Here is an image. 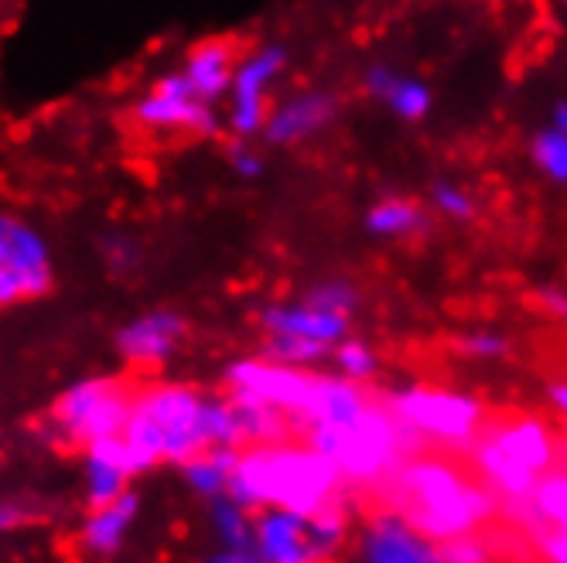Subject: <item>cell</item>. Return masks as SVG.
<instances>
[{
  "mask_svg": "<svg viewBox=\"0 0 567 563\" xmlns=\"http://www.w3.org/2000/svg\"><path fill=\"white\" fill-rule=\"evenodd\" d=\"M134 465L120 437H103L83 448V499L86 505H103L131 489Z\"/></svg>",
  "mask_w": 567,
  "mask_h": 563,
  "instance_id": "16",
  "label": "cell"
},
{
  "mask_svg": "<svg viewBox=\"0 0 567 563\" xmlns=\"http://www.w3.org/2000/svg\"><path fill=\"white\" fill-rule=\"evenodd\" d=\"M188 338V321L175 307H151L134 317L113 335L116 358L131 369H161L178 355Z\"/></svg>",
  "mask_w": 567,
  "mask_h": 563,
  "instance_id": "10",
  "label": "cell"
},
{
  "mask_svg": "<svg viewBox=\"0 0 567 563\" xmlns=\"http://www.w3.org/2000/svg\"><path fill=\"white\" fill-rule=\"evenodd\" d=\"M564 4H567V0H564Z\"/></svg>",
  "mask_w": 567,
  "mask_h": 563,
  "instance_id": "43",
  "label": "cell"
},
{
  "mask_svg": "<svg viewBox=\"0 0 567 563\" xmlns=\"http://www.w3.org/2000/svg\"><path fill=\"white\" fill-rule=\"evenodd\" d=\"M534 165L557 185H567V131L547 127L534 137Z\"/></svg>",
  "mask_w": 567,
  "mask_h": 563,
  "instance_id": "30",
  "label": "cell"
},
{
  "mask_svg": "<svg viewBox=\"0 0 567 563\" xmlns=\"http://www.w3.org/2000/svg\"><path fill=\"white\" fill-rule=\"evenodd\" d=\"M437 560H449V563H482L489 560V546L482 540H475L472 533H462V536H452L437 543Z\"/></svg>",
  "mask_w": 567,
  "mask_h": 563,
  "instance_id": "36",
  "label": "cell"
},
{
  "mask_svg": "<svg viewBox=\"0 0 567 563\" xmlns=\"http://www.w3.org/2000/svg\"><path fill=\"white\" fill-rule=\"evenodd\" d=\"M254 550L260 563H308L311 543H308V515L267 505L254 515Z\"/></svg>",
  "mask_w": 567,
  "mask_h": 563,
  "instance_id": "15",
  "label": "cell"
},
{
  "mask_svg": "<svg viewBox=\"0 0 567 563\" xmlns=\"http://www.w3.org/2000/svg\"><path fill=\"white\" fill-rule=\"evenodd\" d=\"M496 509H499V502L489 489L465 481V489L458 496H452L449 502L431 505V509H414V512H403V515H408V522L417 533H424L434 543H444V540L462 536V533H475L478 522L496 515Z\"/></svg>",
  "mask_w": 567,
  "mask_h": 563,
  "instance_id": "13",
  "label": "cell"
},
{
  "mask_svg": "<svg viewBox=\"0 0 567 563\" xmlns=\"http://www.w3.org/2000/svg\"><path fill=\"white\" fill-rule=\"evenodd\" d=\"M421 430L403 424L390 407H373V399L346 427H308V445L339 468L342 481L355 486L383 481L411 455H421Z\"/></svg>",
  "mask_w": 567,
  "mask_h": 563,
  "instance_id": "3",
  "label": "cell"
},
{
  "mask_svg": "<svg viewBox=\"0 0 567 563\" xmlns=\"http://www.w3.org/2000/svg\"><path fill=\"white\" fill-rule=\"evenodd\" d=\"M28 519H31V509L14 502V499H0V536H8L21 526H28Z\"/></svg>",
  "mask_w": 567,
  "mask_h": 563,
  "instance_id": "38",
  "label": "cell"
},
{
  "mask_svg": "<svg viewBox=\"0 0 567 563\" xmlns=\"http://www.w3.org/2000/svg\"><path fill=\"white\" fill-rule=\"evenodd\" d=\"M534 298H537V307H540V311H547V314H554V317H567V291H564V288L547 284V288H540Z\"/></svg>",
  "mask_w": 567,
  "mask_h": 563,
  "instance_id": "39",
  "label": "cell"
},
{
  "mask_svg": "<svg viewBox=\"0 0 567 563\" xmlns=\"http://www.w3.org/2000/svg\"><path fill=\"white\" fill-rule=\"evenodd\" d=\"M288 69V49L284 45H260L247 55H239L233 86L226 93V127L233 137L254 140L264 134L270 113V86Z\"/></svg>",
  "mask_w": 567,
  "mask_h": 563,
  "instance_id": "8",
  "label": "cell"
},
{
  "mask_svg": "<svg viewBox=\"0 0 567 563\" xmlns=\"http://www.w3.org/2000/svg\"><path fill=\"white\" fill-rule=\"evenodd\" d=\"M455 348L465 355V358H478V362H496L509 352V338L499 335V332H472L465 338L455 342Z\"/></svg>",
  "mask_w": 567,
  "mask_h": 563,
  "instance_id": "35",
  "label": "cell"
},
{
  "mask_svg": "<svg viewBox=\"0 0 567 563\" xmlns=\"http://www.w3.org/2000/svg\"><path fill=\"white\" fill-rule=\"evenodd\" d=\"M540 550L554 563H567V530L554 526L550 533H540Z\"/></svg>",
  "mask_w": 567,
  "mask_h": 563,
  "instance_id": "40",
  "label": "cell"
},
{
  "mask_svg": "<svg viewBox=\"0 0 567 563\" xmlns=\"http://www.w3.org/2000/svg\"><path fill=\"white\" fill-rule=\"evenodd\" d=\"M332 345L315 342V338H301V335H267L264 338V355L274 362H288V366H315L318 358H326Z\"/></svg>",
  "mask_w": 567,
  "mask_h": 563,
  "instance_id": "29",
  "label": "cell"
},
{
  "mask_svg": "<svg viewBox=\"0 0 567 563\" xmlns=\"http://www.w3.org/2000/svg\"><path fill=\"white\" fill-rule=\"evenodd\" d=\"M226 157H229V168L239 175V178H247V181H257L260 175H264V154L250 144V140H243V137H236L233 144H229V150H226Z\"/></svg>",
  "mask_w": 567,
  "mask_h": 563,
  "instance_id": "37",
  "label": "cell"
},
{
  "mask_svg": "<svg viewBox=\"0 0 567 563\" xmlns=\"http://www.w3.org/2000/svg\"><path fill=\"white\" fill-rule=\"evenodd\" d=\"M134 399V386L120 376H83L65 386L45 420L38 424V437L52 448L83 451L93 440L120 437Z\"/></svg>",
  "mask_w": 567,
  "mask_h": 563,
  "instance_id": "4",
  "label": "cell"
},
{
  "mask_svg": "<svg viewBox=\"0 0 567 563\" xmlns=\"http://www.w3.org/2000/svg\"><path fill=\"white\" fill-rule=\"evenodd\" d=\"M547 396H550V404L557 407V414L567 417V383H550Z\"/></svg>",
  "mask_w": 567,
  "mask_h": 563,
  "instance_id": "41",
  "label": "cell"
},
{
  "mask_svg": "<svg viewBox=\"0 0 567 563\" xmlns=\"http://www.w3.org/2000/svg\"><path fill=\"white\" fill-rule=\"evenodd\" d=\"M534 502H537L544 522L567 530V471H544L537 478Z\"/></svg>",
  "mask_w": 567,
  "mask_h": 563,
  "instance_id": "31",
  "label": "cell"
},
{
  "mask_svg": "<svg viewBox=\"0 0 567 563\" xmlns=\"http://www.w3.org/2000/svg\"><path fill=\"white\" fill-rule=\"evenodd\" d=\"M390 410L403 424H411L424 437H437L449 448H472L485 417L475 396L452 393V389H424V386L393 393Z\"/></svg>",
  "mask_w": 567,
  "mask_h": 563,
  "instance_id": "7",
  "label": "cell"
},
{
  "mask_svg": "<svg viewBox=\"0 0 567 563\" xmlns=\"http://www.w3.org/2000/svg\"><path fill=\"white\" fill-rule=\"evenodd\" d=\"M550 127H557V131H567V103H557V106H554Z\"/></svg>",
  "mask_w": 567,
  "mask_h": 563,
  "instance_id": "42",
  "label": "cell"
},
{
  "mask_svg": "<svg viewBox=\"0 0 567 563\" xmlns=\"http://www.w3.org/2000/svg\"><path fill=\"white\" fill-rule=\"evenodd\" d=\"M223 376H226L229 396L260 399V404L277 407L291 420H298V414L305 410L311 383H315V373H308L301 366H288V362H274L267 355L236 358V362H229Z\"/></svg>",
  "mask_w": 567,
  "mask_h": 563,
  "instance_id": "9",
  "label": "cell"
},
{
  "mask_svg": "<svg viewBox=\"0 0 567 563\" xmlns=\"http://www.w3.org/2000/svg\"><path fill=\"white\" fill-rule=\"evenodd\" d=\"M96 253L103 260V267L113 277H131L144 267V247L141 239L127 229H110L96 239Z\"/></svg>",
  "mask_w": 567,
  "mask_h": 563,
  "instance_id": "27",
  "label": "cell"
},
{
  "mask_svg": "<svg viewBox=\"0 0 567 563\" xmlns=\"http://www.w3.org/2000/svg\"><path fill=\"white\" fill-rule=\"evenodd\" d=\"M475 468L478 475L489 481V489L506 502V499H526L537 489V471L519 465L516 458H509L496 440H485V445L475 448Z\"/></svg>",
  "mask_w": 567,
  "mask_h": 563,
  "instance_id": "21",
  "label": "cell"
},
{
  "mask_svg": "<svg viewBox=\"0 0 567 563\" xmlns=\"http://www.w3.org/2000/svg\"><path fill=\"white\" fill-rule=\"evenodd\" d=\"M367 407H370V396L359 389V383H352L346 376H315L308 404L298 414V424H305V427H346Z\"/></svg>",
  "mask_w": 567,
  "mask_h": 563,
  "instance_id": "18",
  "label": "cell"
},
{
  "mask_svg": "<svg viewBox=\"0 0 567 563\" xmlns=\"http://www.w3.org/2000/svg\"><path fill=\"white\" fill-rule=\"evenodd\" d=\"M380 100L390 106V113H396L400 119H408V124H417V119H424L431 113V103H434L427 83H421V79H411V75H400V72L390 79V86L383 90Z\"/></svg>",
  "mask_w": 567,
  "mask_h": 563,
  "instance_id": "26",
  "label": "cell"
},
{
  "mask_svg": "<svg viewBox=\"0 0 567 563\" xmlns=\"http://www.w3.org/2000/svg\"><path fill=\"white\" fill-rule=\"evenodd\" d=\"M209 526L216 536V563H260L254 550V512L233 496L209 499Z\"/></svg>",
  "mask_w": 567,
  "mask_h": 563,
  "instance_id": "20",
  "label": "cell"
},
{
  "mask_svg": "<svg viewBox=\"0 0 567 563\" xmlns=\"http://www.w3.org/2000/svg\"><path fill=\"white\" fill-rule=\"evenodd\" d=\"M301 301L321 307V311H336V314H352L359 307V291L355 284H349V280H321V284H315Z\"/></svg>",
  "mask_w": 567,
  "mask_h": 563,
  "instance_id": "33",
  "label": "cell"
},
{
  "mask_svg": "<svg viewBox=\"0 0 567 563\" xmlns=\"http://www.w3.org/2000/svg\"><path fill=\"white\" fill-rule=\"evenodd\" d=\"M359 556L370 563H434L437 543L417 533L408 515H380L373 519L359 540Z\"/></svg>",
  "mask_w": 567,
  "mask_h": 563,
  "instance_id": "14",
  "label": "cell"
},
{
  "mask_svg": "<svg viewBox=\"0 0 567 563\" xmlns=\"http://www.w3.org/2000/svg\"><path fill=\"white\" fill-rule=\"evenodd\" d=\"M141 519V496L124 492L103 505H90L83 526L75 533V546L90 560H113L124 553V546L134 536V526Z\"/></svg>",
  "mask_w": 567,
  "mask_h": 563,
  "instance_id": "12",
  "label": "cell"
},
{
  "mask_svg": "<svg viewBox=\"0 0 567 563\" xmlns=\"http://www.w3.org/2000/svg\"><path fill=\"white\" fill-rule=\"evenodd\" d=\"M493 440L509 458H516L526 468H534L537 475H544L554 465V437H550V430L540 420L506 424V427H499L493 434Z\"/></svg>",
  "mask_w": 567,
  "mask_h": 563,
  "instance_id": "22",
  "label": "cell"
},
{
  "mask_svg": "<svg viewBox=\"0 0 567 563\" xmlns=\"http://www.w3.org/2000/svg\"><path fill=\"white\" fill-rule=\"evenodd\" d=\"M239 458V448H226V445H213L206 451L192 455L188 461H182V478L185 486L198 496V499H216V496H226L229 489V475H233V465Z\"/></svg>",
  "mask_w": 567,
  "mask_h": 563,
  "instance_id": "23",
  "label": "cell"
},
{
  "mask_svg": "<svg viewBox=\"0 0 567 563\" xmlns=\"http://www.w3.org/2000/svg\"><path fill=\"white\" fill-rule=\"evenodd\" d=\"M260 329L267 335H301V338H315V342L336 345L349 332V314L321 311V307H315L308 301L270 304V307L260 311Z\"/></svg>",
  "mask_w": 567,
  "mask_h": 563,
  "instance_id": "19",
  "label": "cell"
},
{
  "mask_svg": "<svg viewBox=\"0 0 567 563\" xmlns=\"http://www.w3.org/2000/svg\"><path fill=\"white\" fill-rule=\"evenodd\" d=\"M339 113V100L326 90H305L288 100H280L264 124V140L270 147H295L305 144L308 137L321 134Z\"/></svg>",
  "mask_w": 567,
  "mask_h": 563,
  "instance_id": "11",
  "label": "cell"
},
{
  "mask_svg": "<svg viewBox=\"0 0 567 563\" xmlns=\"http://www.w3.org/2000/svg\"><path fill=\"white\" fill-rule=\"evenodd\" d=\"M124 451L137 475L161 465H182L213 445L243 448L236 404L216 393H202L188 383L134 386V399L120 430Z\"/></svg>",
  "mask_w": 567,
  "mask_h": 563,
  "instance_id": "1",
  "label": "cell"
},
{
  "mask_svg": "<svg viewBox=\"0 0 567 563\" xmlns=\"http://www.w3.org/2000/svg\"><path fill=\"white\" fill-rule=\"evenodd\" d=\"M332 348H336V366H339V373H342L346 379H352V383H367V379L377 376L380 358H377V352H373L367 342H359V338H342V342H336Z\"/></svg>",
  "mask_w": 567,
  "mask_h": 563,
  "instance_id": "32",
  "label": "cell"
},
{
  "mask_svg": "<svg viewBox=\"0 0 567 563\" xmlns=\"http://www.w3.org/2000/svg\"><path fill=\"white\" fill-rule=\"evenodd\" d=\"M339 486L342 475L326 455H318L311 445L301 448L288 445V440H274V445L239 448L226 496H233L250 512L280 505L301 515H315L336 499Z\"/></svg>",
  "mask_w": 567,
  "mask_h": 563,
  "instance_id": "2",
  "label": "cell"
},
{
  "mask_svg": "<svg viewBox=\"0 0 567 563\" xmlns=\"http://www.w3.org/2000/svg\"><path fill=\"white\" fill-rule=\"evenodd\" d=\"M134 124L147 134H192V137H216L223 131V119L213 103L202 100L182 69L161 72L151 90L131 110Z\"/></svg>",
  "mask_w": 567,
  "mask_h": 563,
  "instance_id": "6",
  "label": "cell"
},
{
  "mask_svg": "<svg viewBox=\"0 0 567 563\" xmlns=\"http://www.w3.org/2000/svg\"><path fill=\"white\" fill-rule=\"evenodd\" d=\"M308 543H311V556L326 560L336 550H342L346 543V512L336 505V499L318 509L315 515H308Z\"/></svg>",
  "mask_w": 567,
  "mask_h": 563,
  "instance_id": "28",
  "label": "cell"
},
{
  "mask_svg": "<svg viewBox=\"0 0 567 563\" xmlns=\"http://www.w3.org/2000/svg\"><path fill=\"white\" fill-rule=\"evenodd\" d=\"M236 62H239V52L233 42H226V38H206V42H198L185 52L178 69L188 79V86L206 103L216 106L219 100H226L233 86Z\"/></svg>",
  "mask_w": 567,
  "mask_h": 563,
  "instance_id": "17",
  "label": "cell"
},
{
  "mask_svg": "<svg viewBox=\"0 0 567 563\" xmlns=\"http://www.w3.org/2000/svg\"><path fill=\"white\" fill-rule=\"evenodd\" d=\"M55 263L45 232L18 212H0V311L45 298Z\"/></svg>",
  "mask_w": 567,
  "mask_h": 563,
  "instance_id": "5",
  "label": "cell"
},
{
  "mask_svg": "<svg viewBox=\"0 0 567 563\" xmlns=\"http://www.w3.org/2000/svg\"><path fill=\"white\" fill-rule=\"evenodd\" d=\"M431 222L424 216V209L411 198H383L377 202L370 212H367V229L373 236H383V239H400V236H417L424 232Z\"/></svg>",
  "mask_w": 567,
  "mask_h": 563,
  "instance_id": "25",
  "label": "cell"
},
{
  "mask_svg": "<svg viewBox=\"0 0 567 563\" xmlns=\"http://www.w3.org/2000/svg\"><path fill=\"white\" fill-rule=\"evenodd\" d=\"M236 404V417H239V434H243V448L247 445H274V440L288 437V414H280L270 404H260V399H247V396H229Z\"/></svg>",
  "mask_w": 567,
  "mask_h": 563,
  "instance_id": "24",
  "label": "cell"
},
{
  "mask_svg": "<svg viewBox=\"0 0 567 563\" xmlns=\"http://www.w3.org/2000/svg\"><path fill=\"white\" fill-rule=\"evenodd\" d=\"M431 202H434V209H437L441 216L458 219V222H465V219H472V216H475L472 195H468L465 188L452 185V181H437V185L431 188Z\"/></svg>",
  "mask_w": 567,
  "mask_h": 563,
  "instance_id": "34",
  "label": "cell"
}]
</instances>
